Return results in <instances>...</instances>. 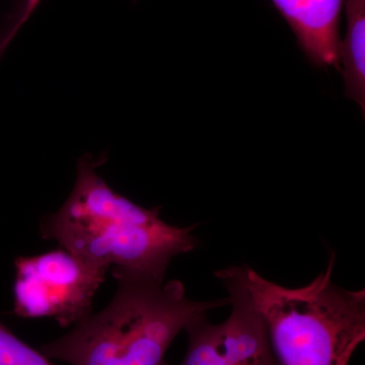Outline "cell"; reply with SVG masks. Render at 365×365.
Segmentation results:
<instances>
[{"label":"cell","mask_w":365,"mask_h":365,"mask_svg":"<svg viewBox=\"0 0 365 365\" xmlns=\"http://www.w3.org/2000/svg\"><path fill=\"white\" fill-rule=\"evenodd\" d=\"M98 162L85 157L71 195L41 225L44 239L54 240L81 260L105 269L165 277L170 262L199 246L196 225L180 227L120 195L98 176Z\"/></svg>","instance_id":"obj_1"},{"label":"cell","mask_w":365,"mask_h":365,"mask_svg":"<svg viewBox=\"0 0 365 365\" xmlns=\"http://www.w3.org/2000/svg\"><path fill=\"white\" fill-rule=\"evenodd\" d=\"M117 290L109 306L43 346L48 359L71 365H169L178 334L198 314L228 306L227 299L195 302L180 280L112 268Z\"/></svg>","instance_id":"obj_2"},{"label":"cell","mask_w":365,"mask_h":365,"mask_svg":"<svg viewBox=\"0 0 365 365\" xmlns=\"http://www.w3.org/2000/svg\"><path fill=\"white\" fill-rule=\"evenodd\" d=\"M336 255L325 272L299 288L281 287L249 266L235 272L267 327L278 365H349L365 339V292L332 280Z\"/></svg>","instance_id":"obj_3"},{"label":"cell","mask_w":365,"mask_h":365,"mask_svg":"<svg viewBox=\"0 0 365 365\" xmlns=\"http://www.w3.org/2000/svg\"><path fill=\"white\" fill-rule=\"evenodd\" d=\"M107 269L81 260L66 249L16 261L14 314L51 318L76 325L91 314V304Z\"/></svg>","instance_id":"obj_4"},{"label":"cell","mask_w":365,"mask_h":365,"mask_svg":"<svg viewBox=\"0 0 365 365\" xmlns=\"http://www.w3.org/2000/svg\"><path fill=\"white\" fill-rule=\"evenodd\" d=\"M228 292L232 313L212 324L206 313L190 322L189 344L180 365H278L267 327L242 285L235 266L216 271Z\"/></svg>","instance_id":"obj_5"},{"label":"cell","mask_w":365,"mask_h":365,"mask_svg":"<svg viewBox=\"0 0 365 365\" xmlns=\"http://www.w3.org/2000/svg\"><path fill=\"white\" fill-rule=\"evenodd\" d=\"M317 66L340 69V16L346 0H271Z\"/></svg>","instance_id":"obj_6"},{"label":"cell","mask_w":365,"mask_h":365,"mask_svg":"<svg viewBox=\"0 0 365 365\" xmlns=\"http://www.w3.org/2000/svg\"><path fill=\"white\" fill-rule=\"evenodd\" d=\"M347 32L340 43L339 58L343 62L346 97L365 108V0H346Z\"/></svg>","instance_id":"obj_7"},{"label":"cell","mask_w":365,"mask_h":365,"mask_svg":"<svg viewBox=\"0 0 365 365\" xmlns=\"http://www.w3.org/2000/svg\"><path fill=\"white\" fill-rule=\"evenodd\" d=\"M0 365H54L0 323Z\"/></svg>","instance_id":"obj_8"}]
</instances>
